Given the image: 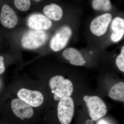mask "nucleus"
<instances>
[{"label":"nucleus","mask_w":124,"mask_h":124,"mask_svg":"<svg viewBox=\"0 0 124 124\" xmlns=\"http://www.w3.org/2000/svg\"><path fill=\"white\" fill-rule=\"evenodd\" d=\"M115 14L113 12L100 14L89 20L85 30L88 46L99 51L104 50L103 45Z\"/></svg>","instance_id":"nucleus-1"},{"label":"nucleus","mask_w":124,"mask_h":124,"mask_svg":"<svg viewBox=\"0 0 124 124\" xmlns=\"http://www.w3.org/2000/svg\"><path fill=\"white\" fill-rule=\"evenodd\" d=\"M81 19L80 14L77 13L73 16L70 23L62 24L58 28L50 42V47L53 51L64 49L71 40L77 37Z\"/></svg>","instance_id":"nucleus-2"},{"label":"nucleus","mask_w":124,"mask_h":124,"mask_svg":"<svg viewBox=\"0 0 124 124\" xmlns=\"http://www.w3.org/2000/svg\"><path fill=\"white\" fill-rule=\"evenodd\" d=\"M124 38V15L115 14L104 41L103 50L111 45L120 42Z\"/></svg>","instance_id":"nucleus-3"},{"label":"nucleus","mask_w":124,"mask_h":124,"mask_svg":"<svg viewBox=\"0 0 124 124\" xmlns=\"http://www.w3.org/2000/svg\"><path fill=\"white\" fill-rule=\"evenodd\" d=\"M49 85L55 100H59L62 98L70 97L72 95L73 91L72 82L62 76L57 75L51 78L49 81Z\"/></svg>","instance_id":"nucleus-4"},{"label":"nucleus","mask_w":124,"mask_h":124,"mask_svg":"<svg viewBox=\"0 0 124 124\" xmlns=\"http://www.w3.org/2000/svg\"><path fill=\"white\" fill-rule=\"evenodd\" d=\"M48 37V34L44 31H28L22 37L21 45L23 48L28 49L38 48L44 44Z\"/></svg>","instance_id":"nucleus-5"},{"label":"nucleus","mask_w":124,"mask_h":124,"mask_svg":"<svg viewBox=\"0 0 124 124\" xmlns=\"http://www.w3.org/2000/svg\"><path fill=\"white\" fill-rule=\"evenodd\" d=\"M83 99L93 121H97L106 115L107 111V106L100 97L96 95H85Z\"/></svg>","instance_id":"nucleus-6"},{"label":"nucleus","mask_w":124,"mask_h":124,"mask_svg":"<svg viewBox=\"0 0 124 124\" xmlns=\"http://www.w3.org/2000/svg\"><path fill=\"white\" fill-rule=\"evenodd\" d=\"M57 117L61 124H70L75 112V105L70 97L63 98L59 100L57 107Z\"/></svg>","instance_id":"nucleus-7"},{"label":"nucleus","mask_w":124,"mask_h":124,"mask_svg":"<svg viewBox=\"0 0 124 124\" xmlns=\"http://www.w3.org/2000/svg\"><path fill=\"white\" fill-rule=\"evenodd\" d=\"M11 108L14 115L22 121L31 119L35 114L32 107L19 98L12 100Z\"/></svg>","instance_id":"nucleus-8"},{"label":"nucleus","mask_w":124,"mask_h":124,"mask_svg":"<svg viewBox=\"0 0 124 124\" xmlns=\"http://www.w3.org/2000/svg\"><path fill=\"white\" fill-rule=\"evenodd\" d=\"M85 49L80 50L74 47H68L63 50L62 55L70 64L76 66H84L88 63L85 54Z\"/></svg>","instance_id":"nucleus-9"},{"label":"nucleus","mask_w":124,"mask_h":124,"mask_svg":"<svg viewBox=\"0 0 124 124\" xmlns=\"http://www.w3.org/2000/svg\"><path fill=\"white\" fill-rule=\"evenodd\" d=\"M17 95L19 98L33 107L40 106L44 102L43 95L38 91L21 89L18 91Z\"/></svg>","instance_id":"nucleus-10"},{"label":"nucleus","mask_w":124,"mask_h":124,"mask_svg":"<svg viewBox=\"0 0 124 124\" xmlns=\"http://www.w3.org/2000/svg\"><path fill=\"white\" fill-rule=\"evenodd\" d=\"M27 24L31 29L36 31L48 30L53 26L51 19L46 16L39 14L30 16L28 19Z\"/></svg>","instance_id":"nucleus-11"},{"label":"nucleus","mask_w":124,"mask_h":124,"mask_svg":"<svg viewBox=\"0 0 124 124\" xmlns=\"http://www.w3.org/2000/svg\"><path fill=\"white\" fill-rule=\"evenodd\" d=\"M0 20L2 25L7 28H13L18 23V18L14 11L8 5L5 4L1 8Z\"/></svg>","instance_id":"nucleus-12"},{"label":"nucleus","mask_w":124,"mask_h":124,"mask_svg":"<svg viewBox=\"0 0 124 124\" xmlns=\"http://www.w3.org/2000/svg\"><path fill=\"white\" fill-rule=\"evenodd\" d=\"M43 11L46 17L55 22L62 20L64 16V11L62 7L55 3L45 6Z\"/></svg>","instance_id":"nucleus-13"},{"label":"nucleus","mask_w":124,"mask_h":124,"mask_svg":"<svg viewBox=\"0 0 124 124\" xmlns=\"http://www.w3.org/2000/svg\"><path fill=\"white\" fill-rule=\"evenodd\" d=\"M108 95L112 100L124 102V82L119 81L112 85L109 89Z\"/></svg>","instance_id":"nucleus-14"},{"label":"nucleus","mask_w":124,"mask_h":124,"mask_svg":"<svg viewBox=\"0 0 124 124\" xmlns=\"http://www.w3.org/2000/svg\"><path fill=\"white\" fill-rule=\"evenodd\" d=\"M91 5L93 10L98 14L113 12L110 0H91Z\"/></svg>","instance_id":"nucleus-15"},{"label":"nucleus","mask_w":124,"mask_h":124,"mask_svg":"<svg viewBox=\"0 0 124 124\" xmlns=\"http://www.w3.org/2000/svg\"><path fill=\"white\" fill-rule=\"evenodd\" d=\"M115 63L117 70L124 74V44L121 46L119 53L116 57Z\"/></svg>","instance_id":"nucleus-16"},{"label":"nucleus","mask_w":124,"mask_h":124,"mask_svg":"<svg viewBox=\"0 0 124 124\" xmlns=\"http://www.w3.org/2000/svg\"><path fill=\"white\" fill-rule=\"evenodd\" d=\"M14 4L18 9L22 11H26L31 6L30 0H14Z\"/></svg>","instance_id":"nucleus-17"},{"label":"nucleus","mask_w":124,"mask_h":124,"mask_svg":"<svg viewBox=\"0 0 124 124\" xmlns=\"http://www.w3.org/2000/svg\"><path fill=\"white\" fill-rule=\"evenodd\" d=\"M4 60V57L0 55V75L4 73L5 70Z\"/></svg>","instance_id":"nucleus-18"},{"label":"nucleus","mask_w":124,"mask_h":124,"mask_svg":"<svg viewBox=\"0 0 124 124\" xmlns=\"http://www.w3.org/2000/svg\"><path fill=\"white\" fill-rule=\"evenodd\" d=\"M98 124H107L103 121H101Z\"/></svg>","instance_id":"nucleus-19"},{"label":"nucleus","mask_w":124,"mask_h":124,"mask_svg":"<svg viewBox=\"0 0 124 124\" xmlns=\"http://www.w3.org/2000/svg\"><path fill=\"white\" fill-rule=\"evenodd\" d=\"M34 0L35 1H40V0Z\"/></svg>","instance_id":"nucleus-20"},{"label":"nucleus","mask_w":124,"mask_h":124,"mask_svg":"<svg viewBox=\"0 0 124 124\" xmlns=\"http://www.w3.org/2000/svg\"></svg>","instance_id":"nucleus-21"}]
</instances>
